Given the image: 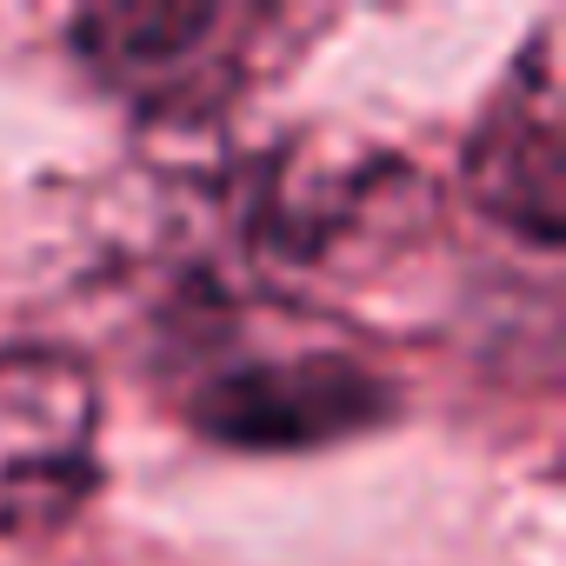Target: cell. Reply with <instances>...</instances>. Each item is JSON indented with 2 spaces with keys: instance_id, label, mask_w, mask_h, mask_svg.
Here are the masks:
<instances>
[{
  "instance_id": "4",
  "label": "cell",
  "mask_w": 566,
  "mask_h": 566,
  "mask_svg": "<svg viewBox=\"0 0 566 566\" xmlns=\"http://www.w3.org/2000/svg\"><path fill=\"white\" fill-rule=\"evenodd\" d=\"M566 107H559V61L553 34L539 28L493 107L480 114L467 140V200L493 220L513 227L526 247L553 253L566 233Z\"/></svg>"
},
{
  "instance_id": "1",
  "label": "cell",
  "mask_w": 566,
  "mask_h": 566,
  "mask_svg": "<svg viewBox=\"0 0 566 566\" xmlns=\"http://www.w3.org/2000/svg\"><path fill=\"white\" fill-rule=\"evenodd\" d=\"M301 41L280 8H87L74 14L81 67L140 114H213L266 81Z\"/></svg>"
},
{
  "instance_id": "2",
  "label": "cell",
  "mask_w": 566,
  "mask_h": 566,
  "mask_svg": "<svg viewBox=\"0 0 566 566\" xmlns=\"http://www.w3.org/2000/svg\"><path fill=\"white\" fill-rule=\"evenodd\" d=\"M187 420L220 447L287 453L367 433L394 413V387L354 360L347 347H227L193 360L187 374Z\"/></svg>"
},
{
  "instance_id": "3",
  "label": "cell",
  "mask_w": 566,
  "mask_h": 566,
  "mask_svg": "<svg viewBox=\"0 0 566 566\" xmlns=\"http://www.w3.org/2000/svg\"><path fill=\"white\" fill-rule=\"evenodd\" d=\"M101 374L48 340L0 347V533H41L94 486Z\"/></svg>"
}]
</instances>
